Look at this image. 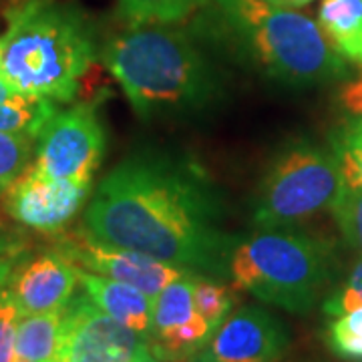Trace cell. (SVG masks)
<instances>
[{"mask_svg":"<svg viewBox=\"0 0 362 362\" xmlns=\"http://www.w3.org/2000/svg\"><path fill=\"white\" fill-rule=\"evenodd\" d=\"M202 0H119V13L135 25H171L185 18Z\"/></svg>","mask_w":362,"mask_h":362,"instance_id":"19","label":"cell"},{"mask_svg":"<svg viewBox=\"0 0 362 362\" xmlns=\"http://www.w3.org/2000/svg\"><path fill=\"white\" fill-rule=\"evenodd\" d=\"M78 284L83 286V294L105 314H109L133 332L149 338L153 298L147 296L135 286L105 278L83 268H78Z\"/></svg>","mask_w":362,"mask_h":362,"instance_id":"13","label":"cell"},{"mask_svg":"<svg viewBox=\"0 0 362 362\" xmlns=\"http://www.w3.org/2000/svg\"><path fill=\"white\" fill-rule=\"evenodd\" d=\"M95 61L85 18L57 0H21L6 13L0 77L25 95L71 103Z\"/></svg>","mask_w":362,"mask_h":362,"instance_id":"4","label":"cell"},{"mask_svg":"<svg viewBox=\"0 0 362 362\" xmlns=\"http://www.w3.org/2000/svg\"><path fill=\"white\" fill-rule=\"evenodd\" d=\"M35 149V137L0 131V194L8 192V187L28 169Z\"/></svg>","mask_w":362,"mask_h":362,"instance_id":"21","label":"cell"},{"mask_svg":"<svg viewBox=\"0 0 362 362\" xmlns=\"http://www.w3.org/2000/svg\"><path fill=\"white\" fill-rule=\"evenodd\" d=\"M13 362H26V361H25V358H21V356H16V354H14Z\"/></svg>","mask_w":362,"mask_h":362,"instance_id":"31","label":"cell"},{"mask_svg":"<svg viewBox=\"0 0 362 362\" xmlns=\"http://www.w3.org/2000/svg\"><path fill=\"white\" fill-rule=\"evenodd\" d=\"M147 349L149 338L117 322L85 294L65 306L63 362H137Z\"/></svg>","mask_w":362,"mask_h":362,"instance_id":"8","label":"cell"},{"mask_svg":"<svg viewBox=\"0 0 362 362\" xmlns=\"http://www.w3.org/2000/svg\"><path fill=\"white\" fill-rule=\"evenodd\" d=\"M23 314L8 286L0 292V362H13L16 354V330Z\"/></svg>","mask_w":362,"mask_h":362,"instance_id":"25","label":"cell"},{"mask_svg":"<svg viewBox=\"0 0 362 362\" xmlns=\"http://www.w3.org/2000/svg\"><path fill=\"white\" fill-rule=\"evenodd\" d=\"M326 342L340 361L362 362V306L334 316L326 330Z\"/></svg>","mask_w":362,"mask_h":362,"instance_id":"20","label":"cell"},{"mask_svg":"<svg viewBox=\"0 0 362 362\" xmlns=\"http://www.w3.org/2000/svg\"><path fill=\"white\" fill-rule=\"evenodd\" d=\"M57 113V105L51 99L25 95L13 89L0 77V131L23 133L39 139L40 131Z\"/></svg>","mask_w":362,"mask_h":362,"instance_id":"16","label":"cell"},{"mask_svg":"<svg viewBox=\"0 0 362 362\" xmlns=\"http://www.w3.org/2000/svg\"><path fill=\"white\" fill-rule=\"evenodd\" d=\"M199 274H185L171 284L165 286L156 298H153V312H151V332L149 342H157L161 338L177 330L181 324H185L195 312L194 290L195 278Z\"/></svg>","mask_w":362,"mask_h":362,"instance_id":"17","label":"cell"},{"mask_svg":"<svg viewBox=\"0 0 362 362\" xmlns=\"http://www.w3.org/2000/svg\"><path fill=\"white\" fill-rule=\"evenodd\" d=\"M78 284V266L59 250L42 252L35 258L14 266L8 278L23 316L63 310L73 300Z\"/></svg>","mask_w":362,"mask_h":362,"instance_id":"12","label":"cell"},{"mask_svg":"<svg viewBox=\"0 0 362 362\" xmlns=\"http://www.w3.org/2000/svg\"><path fill=\"white\" fill-rule=\"evenodd\" d=\"M18 252H21V247L16 246L13 240L0 246V292L8 284V278L13 274L14 266L18 264Z\"/></svg>","mask_w":362,"mask_h":362,"instance_id":"27","label":"cell"},{"mask_svg":"<svg viewBox=\"0 0 362 362\" xmlns=\"http://www.w3.org/2000/svg\"><path fill=\"white\" fill-rule=\"evenodd\" d=\"M274 6H280V8H290V11H296V8H302V6H308L314 0H266Z\"/></svg>","mask_w":362,"mask_h":362,"instance_id":"28","label":"cell"},{"mask_svg":"<svg viewBox=\"0 0 362 362\" xmlns=\"http://www.w3.org/2000/svg\"><path fill=\"white\" fill-rule=\"evenodd\" d=\"M137 362H169V361H163V358H159V356H156V354L151 352V349H147L145 352H143L141 356L137 358Z\"/></svg>","mask_w":362,"mask_h":362,"instance_id":"29","label":"cell"},{"mask_svg":"<svg viewBox=\"0 0 362 362\" xmlns=\"http://www.w3.org/2000/svg\"><path fill=\"white\" fill-rule=\"evenodd\" d=\"M290 346L286 324L259 306L232 312L192 362H280Z\"/></svg>","mask_w":362,"mask_h":362,"instance_id":"9","label":"cell"},{"mask_svg":"<svg viewBox=\"0 0 362 362\" xmlns=\"http://www.w3.org/2000/svg\"><path fill=\"white\" fill-rule=\"evenodd\" d=\"M57 250L75 262L78 268L135 286L151 298H156L173 280L189 274V270L165 264L141 252L93 240L83 230L63 238Z\"/></svg>","mask_w":362,"mask_h":362,"instance_id":"10","label":"cell"},{"mask_svg":"<svg viewBox=\"0 0 362 362\" xmlns=\"http://www.w3.org/2000/svg\"><path fill=\"white\" fill-rule=\"evenodd\" d=\"M0 63H2V37H0Z\"/></svg>","mask_w":362,"mask_h":362,"instance_id":"32","label":"cell"},{"mask_svg":"<svg viewBox=\"0 0 362 362\" xmlns=\"http://www.w3.org/2000/svg\"><path fill=\"white\" fill-rule=\"evenodd\" d=\"M358 306H362V259L349 272L346 280L324 300L322 310L326 316L334 318Z\"/></svg>","mask_w":362,"mask_h":362,"instance_id":"24","label":"cell"},{"mask_svg":"<svg viewBox=\"0 0 362 362\" xmlns=\"http://www.w3.org/2000/svg\"><path fill=\"white\" fill-rule=\"evenodd\" d=\"M330 151L337 157L344 185L362 189V119H349L332 131Z\"/></svg>","mask_w":362,"mask_h":362,"instance_id":"18","label":"cell"},{"mask_svg":"<svg viewBox=\"0 0 362 362\" xmlns=\"http://www.w3.org/2000/svg\"><path fill=\"white\" fill-rule=\"evenodd\" d=\"M195 310L199 312L214 330H218L223 320L232 314L233 294L228 286L218 282V278L197 276L194 290Z\"/></svg>","mask_w":362,"mask_h":362,"instance_id":"22","label":"cell"},{"mask_svg":"<svg viewBox=\"0 0 362 362\" xmlns=\"http://www.w3.org/2000/svg\"><path fill=\"white\" fill-rule=\"evenodd\" d=\"M101 57L145 121L194 115L221 101L220 73L180 28L131 26L105 45Z\"/></svg>","mask_w":362,"mask_h":362,"instance_id":"3","label":"cell"},{"mask_svg":"<svg viewBox=\"0 0 362 362\" xmlns=\"http://www.w3.org/2000/svg\"><path fill=\"white\" fill-rule=\"evenodd\" d=\"M337 103L349 119H362V73L338 89Z\"/></svg>","mask_w":362,"mask_h":362,"instance_id":"26","label":"cell"},{"mask_svg":"<svg viewBox=\"0 0 362 362\" xmlns=\"http://www.w3.org/2000/svg\"><path fill=\"white\" fill-rule=\"evenodd\" d=\"M90 185L49 180L28 168L8 187L6 209L11 218L30 230L57 233L87 204Z\"/></svg>","mask_w":362,"mask_h":362,"instance_id":"11","label":"cell"},{"mask_svg":"<svg viewBox=\"0 0 362 362\" xmlns=\"http://www.w3.org/2000/svg\"><path fill=\"white\" fill-rule=\"evenodd\" d=\"M344 187L332 151L308 139L284 145L274 159L256 194L254 226L259 230L288 228L330 209Z\"/></svg>","mask_w":362,"mask_h":362,"instance_id":"6","label":"cell"},{"mask_svg":"<svg viewBox=\"0 0 362 362\" xmlns=\"http://www.w3.org/2000/svg\"><path fill=\"white\" fill-rule=\"evenodd\" d=\"M318 26L344 61L362 66V0H322Z\"/></svg>","mask_w":362,"mask_h":362,"instance_id":"14","label":"cell"},{"mask_svg":"<svg viewBox=\"0 0 362 362\" xmlns=\"http://www.w3.org/2000/svg\"><path fill=\"white\" fill-rule=\"evenodd\" d=\"M65 308L23 316L16 330V356L26 362H63Z\"/></svg>","mask_w":362,"mask_h":362,"instance_id":"15","label":"cell"},{"mask_svg":"<svg viewBox=\"0 0 362 362\" xmlns=\"http://www.w3.org/2000/svg\"><path fill=\"white\" fill-rule=\"evenodd\" d=\"M330 214L346 244L362 256V189L344 185L330 206Z\"/></svg>","mask_w":362,"mask_h":362,"instance_id":"23","label":"cell"},{"mask_svg":"<svg viewBox=\"0 0 362 362\" xmlns=\"http://www.w3.org/2000/svg\"><path fill=\"white\" fill-rule=\"evenodd\" d=\"M226 204L192 159L141 151L123 159L95 187L83 232L209 278H230L240 235L226 228Z\"/></svg>","mask_w":362,"mask_h":362,"instance_id":"1","label":"cell"},{"mask_svg":"<svg viewBox=\"0 0 362 362\" xmlns=\"http://www.w3.org/2000/svg\"><path fill=\"white\" fill-rule=\"evenodd\" d=\"M204 25L238 61L286 87L306 89L350 75L318 23L266 0H209Z\"/></svg>","mask_w":362,"mask_h":362,"instance_id":"2","label":"cell"},{"mask_svg":"<svg viewBox=\"0 0 362 362\" xmlns=\"http://www.w3.org/2000/svg\"><path fill=\"white\" fill-rule=\"evenodd\" d=\"M233 288L292 314L310 312L332 278L330 246L304 232L268 228L240 238L230 259Z\"/></svg>","mask_w":362,"mask_h":362,"instance_id":"5","label":"cell"},{"mask_svg":"<svg viewBox=\"0 0 362 362\" xmlns=\"http://www.w3.org/2000/svg\"><path fill=\"white\" fill-rule=\"evenodd\" d=\"M105 149L107 133L95 105H73L57 111L40 131L30 169L49 180L90 185Z\"/></svg>","mask_w":362,"mask_h":362,"instance_id":"7","label":"cell"},{"mask_svg":"<svg viewBox=\"0 0 362 362\" xmlns=\"http://www.w3.org/2000/svg\"><path fill=\"white\" fill-rule=\"evenodd\" d=\"M6 242H11V238L0 230V246H2V244H6Z\"/></svg>","mask_w":362,"mask_h":362,"instance_id":"30","label":"cell"}]
</instances>
